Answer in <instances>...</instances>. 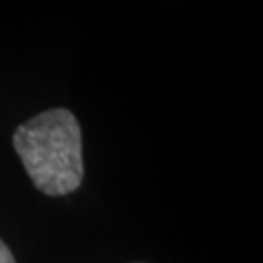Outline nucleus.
<instances>
[{
	"instance_id": "obj_1",
	"label": "nucleus",
	"mask_w": 263,
	"mask_h": 263,
	"mask_svg": "<svg viewBox=\"0 0 263 263\" xmlns=\"http://www.w3.org/2000/svg\"><path fill=\"white\" fill-rule=\"evenodd\" d=\"M33 185L48 197L76 192L84 178L81 127L72 111L53 108L19 125L12 137Z\"/></svg>"
},
{
	"instance_id": "obj_2",
	"label": "nucleus",
	"mask_w": 263,
	"mask_h": 263,
	"mask_svg": "<svg viewBox=\"0 0 263 263\" xmlns=\"http://www.w3.org/2000/svg\"><path fill=\"white\" fill-rule=\"evenodd\" d=\"M0 263H15L14 255L10 253V250L2 239H0Z\"/></svg>"
}]
</instances>
